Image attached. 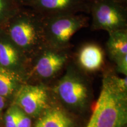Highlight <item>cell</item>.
I'll list each match as a JSON object with an SVG mask.
<instances>
[{
  "label": "cell",
  "instance_id": "cell-9",
  "mask_svg": "<svg viewBox=\"0 0 127 127\" xmlns=\"http://www.w3.org/2000/svg\"><path fill=\"white\" fill-rule=\"evenodd\" d=\"M93 0H36L29 8L43 17L90 14Z\"/></svg>",
  "mask_w": 127,
  "mask_h": 127
},
{
  "label": "cell",
  "instance_id": "cell-1",
  "mask_svg": "<svg viewBox=\"0 0 127 127\" xmlns=\"http://www.w3.org/2000/svg\"><path fill=\"white\" fill-rule=\"evenodd\" d=\"M0 28L30 61L46 45L43 17L30 8H21Z\"/></svg>",
  "mask_w": 127,
  "mask_h": 127
},
{
  "label": "cell",
  "instance_id": "cell-11",
  "mask_svg": "<svg viewBox=\"0 0 127 127\" xmlns=\"http://www.w3.org/2000/svg\"><path fill=\"white\" fill-rule=\"evenodd\" d=\"M41 115L42 127H75L71 117L58 106L48 107Z\"/></svg>",
  "mask_w": 127,
  "mask_h": 127
},
{
  "label": "cell",
  "instance_id": "cell-23",
  "mask_svg": "<svg viewBox=\"0 0 127 127\" xmlns=\"http://www.w3.org/2000/svg\"><path fill=\"white\" fill-rule=\"evenodd\" d=\"M127 127V125H126V126H125V127Z\"/></svg>",
  "mask_w": 127,
  "mask_h": 127
},
{
  "label": "cell",
  "instance_id": "cell-18",
  "mask_svg": "<svg viewBox=\"0 0 127 127\" xmlns=\"http://www.w3.org/2000/svg\"><path fill=\"white\" fill-rule=\"evenodd\" d=\"M116 65V70L124 75H127V55L117 58L114 61Z\"/></svg>",
  "mask_w": 127,
  "mask_h": 127
},
{
  "label": "cell",
  "instance_id": "cell-2",
  "mask_svg": "<svg viewBox=\"0 0 127 127\" xmlns=\"http://www.w3.org/2000/svg\"><path fill=\"white\" fill-rule=\"evenodd\" d=\"M127 93L117 88L108 72L104 74L99 96L86 127H124L127 123Z\"/></svg>",
  "mask_w": 127,
  "mask_h": 127
},
{
  "label": "cell",
  "instance_id": "cell-16",
  "mask_svg": "<svg viewBox=\"0 0 127 127\" xmlns=\"http://www.w3.org/2000/svg\"><path fill=\"white\" fill-rule=\"evenodd\" d=\"M15 112L17 127H32V121L29 115L16 105Z\"/></svg>",
  "mask_w": 127,
  "mask_h": 127
},
{
  "label": "cell",
  "instance_id": "cell-12",
  "mask_svg": "<svg viewBox=\"0 0 127 127\" xmlns=\"http://www.w3.org/2000/svg\"><path fill=\"white\" fill-rule=\"evenodd\" d=\"M25 83L26 81L23 78L0 66V96L12 101L19 89Z\"/></svg>",
  "mask_w": 127,
  "mask_h": 127
},
{
  "label": "cell",
  "instance_id": "cell-8",
  "mask_svg": "<svg viewBox=\"0 0 127 127\" xmlns=\"http://www.w3.org/2000/svg\"><path fill=\"white\" fill-rule=\"evenodd\" d=\"M46 87L42 84L25 83L16 93L11 104L18 107L30 117L41 115L48 107Z\"/></svg>",
  "mask_w": 127,
  "mask_h": 127
},
{
  "label": "cell",
  "instance_id": "cell-7",
  "mask_svg": "<svg viewBox=\"0 0 127 127\" xmlns=\"http://www.w3.org/2000/svg\"><path fill=\"white\" fill-rule=\"evenodd\" d=\"M31 61L0 28V66L27 81Z\"/></svg>",
  "mask_w": 127,
  "mask_h": 127
},
{
  "label": "cell",
  "instance_id": "cell-21",
  "mask_svg": "<svg viewBox=\"0 0 127 127\" xmlns=\"http://www.w3.org/2000/svg\"><path fill=\"white\" fill-rule=\"evenodd\" d=\"M34 127H42V124H41V121L39 119H38L37 121H36V123L35 124Z\"/></svg>",
  "mask_w": 127,
  "mask_h": 127
},
{
  "label": "cell",
  "instance_id": "cell-5",
  "mask_svg": "<svg viewBox=\"0 0 127 127\" xmlns=\"http://www.w3.org/2000/svg\"><path fill=\"white\" fill-rule=\"evenodd\" d=\"M69 48L60 49L45 45L31 60L28 78L48 80L63 71L70 60Z\"/></svg>",
  "mask_w": 127,
  "mask_h": 127
},
{
  "label": "cell",
  "instance_id": "cell-17",
  "mask_svg": "<svg viewBox=\"0 0 127 127\" xmlns=\"http://www.w3.org/2000/svg\"><path fill=\"white\" fill-rule=\"evenodd\" d=\"M109 78L115 87L119 90L124 93H127V77H119L108 72Z\"/></svg>",
  "mask_w": 127,
  "mask_h": 127
},
{
  "label": "cell",
  "instance_id": "cell-22",
  "mask_svg": "<svg viewBox=\"0 0 127 127\" xmlns=\"http://www.w3.org/2000/svg\"><path fill=\"white\" fill-rule=\"evenodd\" d=\"M115 1H117L119 2H121L122 3V4H124L125 5H126L127 2V0H115Z\"/></svg>",
  "mask_w": 127,
  "mask_h": 127
},
{
  "label": "cell",
  "instance_id": "cell-14",
  "mask_svg": "<svg viewBox=\"0 0 127 127\" xmlns=\"http://www.w3.org/2000/svg\"><path fill=\"white\" fill-rule=\"evenodd\" d=\"M21 8L15 0H0V27L5 24Z\"/></svg>",
  "mask_w": 127,
  "mask_h": 127
},
{
  "label": "cell",
  "instance_id": "cell-15",
  "mask_svg": "<svg viewBox=\"0 0 127 127\" xmlns=\"http://www.w3.org/2000/svg\"><path fill=\"white\" fill-rule=\"evenodd\" d=\"M2 121L4 127H17L15 105L11 104L4 112Z\"/></svg>",
  "mask_w": 127,
  "mask_h": 127
},
{
  "label": "cell",
  "instance_id": "cell-10",
  "mask_svg": "<svg viewBox=\"0 0 127 127\" xmlns=\"http://www.w3.org/2000/svg\"><path fill=\"white\" fill-rule=\"evenodd\" d=\"M76 66L83 72L99 70L104 63V50L95 42H86L79 47L75 55Z\"/></svg>",
  "mask_w": 127,
  "mask_h": 127
},
{
  "label": "cell",
  "instance_id": "cell-13",
  "mask_svg": "<svg viewBox=\"0 0 127 127\" xmlns=\"http://www.w3.org/2000/svg\"><path fill=\"white\" fill-rule=\"evenodd\" d=\"M109 37L106 42V48L112 61L127 55V29L108 33Z\"/></svg>",
  "mask_w": 127,
  "mask_h": 127
},
{
  "label": "cell",
  "instance_id": "cell-4",
  "mask_svg": "<svg viewBox=\"0 0 127 127\" xmlns=\"http://www.w3.org/2000/svg\"><path fill=\"white\" fill-rule=\"evenodd\" d=\"M91 31L108 33L127 29V9L125 4L115 0H93L90 7Z\"/></svg>",
  "mask_w": 127,
  "mask_h": 127
},
{
  "label": "cell",
  "instance_id": "cell-6",
  "mask_svg": "<svg viewBox=\"0 0 127 127\" xmlns=\"http://www.w3.org/2000/svg\"><path fill=\"white\" fill-rule=\"evenodd\" d=\"M84 72L73 64H68L65 74L57 82L55 93L66 105L82 108L88 99L89 93Z\"/></svg>",
  "mask_w": 127,
  "mask_h": 127
},
{
  "label": "cell",
  "instance_id": "cell-19",
  "mask_svg": "<svg viewBox=\"0 0 127 127\" xmlns=\"http://www.w3.org/2000/svg\"><path fill=\"white\" fill-rule=\"evenodd\" d=\"M9 100L0 96V125L2 121L5 109L7 108Z\"/></svg>",
  "mask_w": 127,
  "mask_h": 127
},
{
  "label": "cell",
  "instance_id": "cell-3",
  "mask_svg": "<svg viewBox=\"0 0 127 127\" xmlns=\"http://www.w3.org/2000/svg\"><path fill=\"white\" fill-rule=\"evenodd\" d=\"M90 17L84 14L43 17L46 45L60 49L70 48L72 36L89 27Z\"/></svg>",
  "mask_w": 127,
  "mask_h": 127
},
{
  "label": "cell",
  "instance_id": "cell-20",
  "mask_svg": "<svg viewBox=\"0 0 127 127\" xmlns=\"http://www.w3.org/2000/svg\"><path fill=\"white\" fill-rule=\"evenodd\" d=\"M21 8H29L36 0H15Z\"/></svg>",
  "mask_w": 127,
  "mask_h": 127
}]
</instances>
